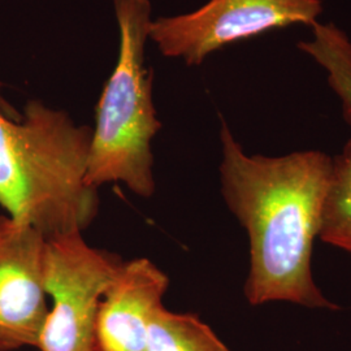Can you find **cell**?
Instances as JSON below:
<instances>
[{"mask_svg":"<svg viewBox=\"0 0 351 351\" xmlns=\"http://www.w3.org/2000/svg\"><path fill=\"white\" fill-rule=\"evenodd\" d=\"M120 49L112 75L97 106L85 181L97 189L121 182L132 193L150 198L155 193L151 143L162 129L152 101L154 73L145 66L150 33L149 0H113Z\"/></svg>","mask_w":351,"mask_h":351,"instance_id":"cell-3","label":"cell"},{"mask_svg":"<svg viewBox=\"0 0 351 351\" xmlns=\"http://www.w3.org/2000/svg\"><path fill=\"white\" fill-rule=\"evenodd\" d=\"M121 263L112 252L91 247L82 232L46 239L45 290L52 307L39 336V350L99 351V306Z\"/></svg>","mask_w":351,"mask_h":351,"instance_id":"cell-4","label":"cell"},{"mask_svg":"<svg viewBox=\"0 0 351 351\" xmlns=\"http://www.w3.org/2000/svg\"><path fill=\"white\" fill-rule=\"evenodd\" d=\"M220 139L221 194L250 243L246 301L251 306L289 302L339 310L313 276L314 242L320 233L333 158L317 150L247 155L224 120Z\"/></svg>","mask_w":351,"mask_h":351,"instance_id":"cell-1","label":"cell"},{"mask_svg":"<svg viewBox=\"0 0 351 351\" xmlns=\"http://www.w3.org/2000/svg\"><path fill=\"white\" fill-rule=\"evenodd\" d=\"M147 351H230L195 314H178L162 306L151 320Z\"/></svg>","mask_w":351,"mask_h":351,"instance_id":"cell-9","label":"cell"},{"mask_svg":"<svg viewBox=\"0 0 351 351\" xmlns=\"http://www.w3.org/2000/svg\"><path fill=\"white\" fill-rule=\"evenodd\" d=\"M316 36L317 42L306 49L329 71V84L341 98L343 117L351 125V46L330 27H317ZM319 239L351 255V139L333 158Z\"/></svg>","mask_w":351,"mask_h":351,"instance_id":"cell-8","label":"cell"},{"mask_svg":"<svg viewBox=\"0 0 351 351\" xmlns=\"http://www.w3.org/2000/svg\"><path fill=\"white\" fill-rule=\"evenodd\" d=\"M320 0H210L202 8L152 21L149 38L164 56L199 65L228 45L287 26L316 25Z\"/></svg>","mask_w":351,"mask_h":351,"instance_id":"cell-5","label":"cell"},{"mask_svg":"<svg viewBox=\"0 0 351 351\" xmlns=\"http://www.w3.org/2000/svg\"><path fill=\"white\" fill-rule=\"evenodd\" d=\"M91 134L40 101L14 120L0 108V207L47 239L84 232L99 211L85 181Z\"/></svg>","mask_w":351,"mask_h":351,"instance_id":"cell-2","label":"cell"},{"mask_svg":"<svg viewBox=\"0 0 351 351\" xmlns=\"http://www.w3.org/2000/svg\"><path fill=\"white\" fill-rule=\"evenodd\" d=\"M168 287V276L149 259L123 262L99 306V351H147L151 320L163 306Z\"/></svg>","mask_w":351,"mask_h":351,"instance_id":"cell-7","label":"cell"},{"mask_svg":"<svg viewBox=\"0 0 351 351\" xmlns=\"http://www.w3.org/2000/svg\"><path fill=\"white\" fill-rule=\"evenodd\" d=\"M0 108H1V110H3V111H4V112H5V111H7V110H8V108H10V106H8V104H7V103H5V101H3V99H1V97H0Z\"/></svg>","mask_w":351,"mask_h":351,"instance_id":"cell-10","label":"cell"},{"mask_svg":"<svg viewBox=\"0 0 351 351\" xmlns=\"http://www.w3.org/2000/svg\"><path fill=\"white\" fill-rule=\"evenodd\" d=\"M47 237L0 216V351L34 346L50 308L45 290Z\"/></svg>","mask_w":351,"mask_h":351,"instance_id":"cell-6","label":"cell"}]
</instances>
